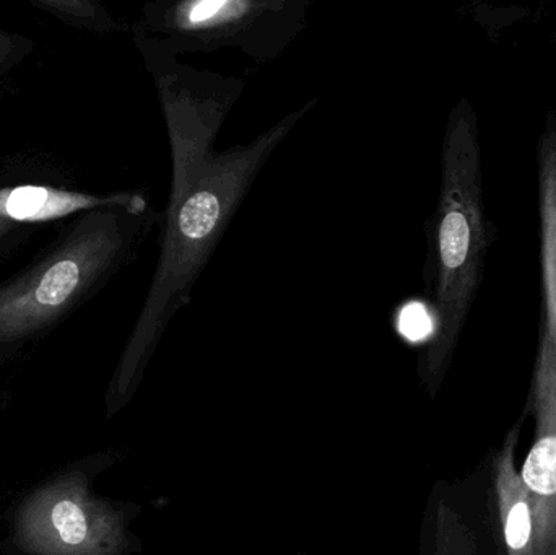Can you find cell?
Masks as SVG:
<instances>
[{
	"label": "cell",
	"mask_w": 556,
	"mask_h": 555,
	"mask_svg": "<svg viewBox=\"0 0 556 555\" xmlns=\"http://www.w3.org/2000/svg\"><path fill=\"white\" fill-rule=\"evenodd\" d=\"M313 0H155L130 25L134 42L163 54L238 49L257 64L274 61L306 29Z\"/></svg>",
	"instance_id": "cell-4"
},
{
	"label": "cell",
	"mask_w": 556,
	"mask_h": 555,
	"mask_svg": "<svg viewBox=\"0 0 556 555\" xmlns=\"http://www.w3.org/2000/svg\"><path fill=\"white\" fill-rule=\"evenodd\" d=\"M399 328H401L402 335L410 341H421V339L430 338L433 332V323L424 308L412 305L402 312Z\"/></svg>",
	"instance_id": "cell-12"
},
{
	"label": "cell",
	"mask_w": 556,
	"mask_h": 555,
	"mask_svg": "<svg viewBox=\"0 0 556 555\" xmlns=\"http://www.w3.org/2000/svg\"><path fill=\"white\" fill-rule=\"evenodd\" d=\"M23 547L38 555H101L111 540L106 515L77 478H64L36 492L18 517Z\"/></svg>",
	"instance_id": "cell-6"
},
{
	"label": "cell",
	"mask_w": 556,
	"mask_h": 555,
	"mask_svg": "<svg viewBox=\"0 0 556 555\" xmlns=\"http://www.w3.org/2000/svg\"><path fill=\"white\" fill-rule=\"evenodd\" d=\"M489 247L479 117L472 101L460 98L444 130L440 198L428 230L425 290L438 351H450L466 325Z\"/></svg>",
	"instance_id": "cell-3"
},
{
	"label": "cell",
	"mask_w": 556,
	"mask_h": 555,
	"mask_svg": "<svg viewBox=\"0 0 556 555\" xmlns=\"http://www.w3.org/2000/svg\"><path fill=\"white\" fill-rule=\"evenodd\" d=\"M162 220L150 201L65 220L45 250L0 282V355L42 338L90 303L139 260Z\"/></svg>",
	"instance_id": "cell-1"
},
{
	"label": "cell",
	"mask_w": 556,
	"mask_h": 555,
	"mask_svg": "<svg viewBox=\"0 0 556 555\" xmlns=\"http://www.w3.org/2000/svg\"><path fill=\"white\" fill-rule=\"evenodd\" d=\"M139 49L152 74L172 150V189L181 191L215 152V140L240 100L244 81L198 71L143 42Z\"/></svg>",
	"instance_id": "cell-5"
},
{
	"label": "cell",
	"mask_w": 556,
	"mask_h": 555,
	"mask_svg": "<svg viewBox=\"0 0 556 555\" xmlns=\"http://www.w3.org/2000/svg\"><path fill=\"white\" fill-rule=\"evenodd\" d=\"M516 442L518 430H513L496 458V499L506 551L508 555H556V543L516 468Z\"/></svg>",
	"instance_id": "cell-8"
},
{
	"label": "cell",
	"mask_w": 556,
	"mask_h": 555,
	"mask_svg": "<svg viewBox=\"0 0 556 555\" xmlns=\"http://www.w3.org/2000/svg\"><path fill=\"white\" fill-rule=\"evenodd\" d=\"M35 49L36 42L28 36L0 28V78L18 68Z\"/></svg>",
	"instance_id": "cell-11"
},
{
	"label": "cell",
	"mask_w": 556,
	"mask_h": 555,
	"mask_svg": "<svg viewBox=\"0 0 556 555\" xmlns=\"http://www.w3.org/2000/svg\"><path fill=\"white\" fill-rule=\"evenodd\" d=\"M317 100L291 111L251 142L215 150L192 185L169 194L155 273L134 329L130 354L149 348L182 308L270 156Z\"/></svg>",
	"instance_id": "cell-2"
},
{
	"label": "cell",
	"mask_w": 556,
	"mask_h": 555,
	"mask_svg": "<svg viewBox=\"0 0 556 555\" xmlns=\"http://www.w3.org/2000/svg\"><path fill=\"white\" fill-rule=\"evenodd\" d=\"M35 230V225L16 224V222L0 217V256L10 253L13 248L28 240Z\"/></svg>",
	"instance_id": "cell-13"
},
{
	"label": "cell",
	"mask_w": 556,
	"mask_h": 555,
	"mask_svg": "<svg viewBox=\"0 0 556 555\" xmlns=\"http://www.w3.org/2000/svg\"><path fill=\"white\" fill-rule=\"evenodd\" d=\"M149 202L140 191H116L108 194L68 191L54 186L23 185L0 188V217L23 225L64 222L94 209L137 205Z\"/></svg>",
	"instance_id": "cell-9"
},
{
	"label": "cell",
	"mask_w": 556,
	"mask_h": 555,
	"mask_svg": "<svg viewBox=\"0 0 556 555\" xmlns=\"http://www.w3.org/2000/svg\"><path fill=\"white\" fill-rule=\"evenodd\" d=\"M532 404L538 430L519 475L556 543V365L544 358L535 361Z\"/></svg>",
	"instance_id": "cell-7"
},
{
	"label": "cell",
	"mask_w": 556,
	"mask_h": 555,
	"mask_svg": "<svg viewBox=\"0 0 556 555\" xmlns=\"http://www.w3.org/2000/svg\"><path fill=\"white\" fill-rule=\"evenodd\" d=\"M28 3L72 28L98 35L130 31L129 25L114 18L106 7L94 0H28Z\"/></svg>",
	"instance_id": "cell-10"
}]
</instances>
